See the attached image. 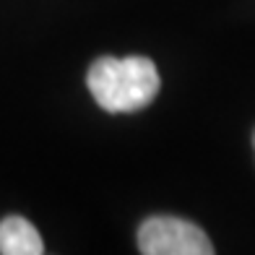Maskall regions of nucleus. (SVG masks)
<instances>
[{
    "instance_id": "nucleus-4",
    "label": "nucleus",
    "mask_w": 255,
    "mask_h": 255,
    "mask_svg": "<svg viewBox=\"0 0 255 255\" xmlns=\"http://www.w3.org/2000/svg\"><path fill=\"white\" fill-rule=\"evenodd\" d=\"M253 146H255V135H253Z\"/></svg>"
},
{
    "instance_id": "nucleus-3",
    "label": "nucleus",
    "mask_w": 255,
    "mask_h": 255,
    "mask_svg": "<svg viewBox=\"0 0 255 255\" xmlns=\"http://www.w3.org/2000/svg\"><path fill=\"white\" fill-rule=\"evenodd\" d=\"M0 253L3 255H39L44 253L42 237L26 219L5 216L0 222Z\"/></svg>"
},
{
    "instance_id": "nucleus-2",
    "label": "nucleus",
    "mask_w": 255,
    "mask_h": 255,
    "mask_svg": "<svg viewBox=\"0 0 255 255\" xmlns=\"http://www.w3.org/2000/svg\"><path fill=\"white\" fill-rule=\"evenodd\" d=\"M143 255H211L214 245L201 227L175 216H151L138 229Z\"/></svg>"
},
{
    "instance_id": "nucleus-1",
    "label": "nucleus",
    "mask_w": 255,
    "mask_h": 255,
    "mask_svg": "<svg viewBox=\"0 0 255 255\" xmlns=\"http://www.w3.org/2000/svg\"><path fill=\"white\" fill-rule=\"evenodd\" d=\"M86 84L104 112L128 115L148 107L159 94V71L143 55L99 57L91 63Z\"/></svg>"
}]
</instances>
